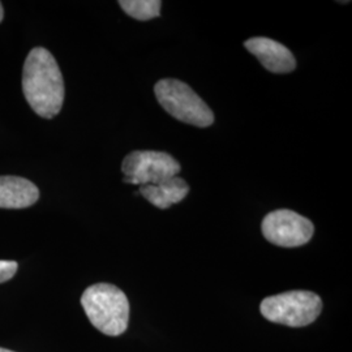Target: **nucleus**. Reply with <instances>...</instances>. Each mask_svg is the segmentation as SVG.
<instances>
[{"label": "nucleus", "instance_id": "f257e3e1", "mask_svg": "<svg viewBox=\"0 0 352 352\" xmlns=\"http://www.w3.org/2000/svg\"><path fill=\"white\" fill-rule=\"evenodd\" d=\"M23 91L41 118L52 119L62 110L63 75L50 51L36 47L29 52L23 71Z\"/></svg>", "mask_w": 352, "mask_h": 352}, {"label": "nucleus", "instance_id": "f03ea898", "mask_svg": "<svg viewBox=\"0 0 352 352\" xmlns=\"http://www.w3.org/2000/svg\"><path fill=\"white\" fill-rule=\"evenodd\" d=\"M81 305L90 322L103 334H123L129 321V302L126 294L113 285L97 283L84 291Z\"/></svg>", "mask_w": 352, "mask_h": 352}, {"label": "nucleus", "instance_id": "7ed1b4c3", "mask_svg": "<svg viewBox=\"0 0 352 352\" xmlns=\"http://www.w3.org/2000/svg\"><path fill=\"white\" fill-rule=\"evenodd\" d=\"M154 91L158 103L177 120L201 128L213 124V111L186 82L164 78L155 84Z\"/></svg>", "mask_w": 352, "mask_h": 352}, {"label": "nucleus", "instance_id": "20e7f679", "mask_svg": "<svg viewBox=\"0 0 352 352\" xmlns=\"http://www.w3.org/2000/svg\"><path fill=\"white\" fill-rule=\"evenodd\" d=\"M260 311L272 322L302 327L316 321L322 311V302L315 292L296 289L266 298Z\"/></svg>", "mask_w": 352, "mask_h": 352}, {"label": "nucleus", "instance_id": "39448f33", "mask_svg": "<svg viewBox=\"0 0 352 352\" xmlns=\"http://www.w3.org/2000/svg\"><path fill=\"white\" fill-rule=\"evenodd\" d=\"M180 170V164L164 151H132L122 164L124 183L140 187L160 184L177 176Z\"/></svg>", "mask_w": 352, "mask_h": 352}, {"label": "nucleus", "instance_id": "423d86ee", "mask_svg": "<svg viewBox=\"0 0 352 352\" xmlns=\"http://www.w3.org/2000/svg\"><path fill=\"white\" fill-rule=\"evenodd\" d=\"M261 230L265 239L285 248L307 244L315 232L314 223L308 218L287 209L267 214L263 221Z\"/></svg>", "mask_w": 352, "mask_h": 352}, {"label": "nucleus", "instance_id": "0eeeda50", "mask_svg": "<svg viewBox=\"0 0 352 352\" xmlns=\"http://www.w3.org/2000/svg\"><path fill=\"white\" fill-rule=\"evenodd\" d=\"M244 46L267 71L273 74H289L296 68V60L292 52L274 39L251 38L244 42Z\"/></svg>", "mask_w": 352, "mask_h": 352}, {"label": "nucleus", "instance_id": "6e6552de", "mask_svg": "<svg viewBox=\"0 0 352 352\" xmlns=\"http://www.w3.org/2000/svg\"><path fill=\"white\" fill-rule=\"evenodd\" d=\"M39 199V189L20 176H0V208L24 209Z\"/></svg>", "mask_w": 352, "mask_h": 352}, {"label": "nucleus", "instance_id": "1a4fd4ad", "mask_svg": "<svg viewBox=\"0 0 352 352\" xmlns=\"http://www.w3.org/2000/svg\"><path fill=\"white\" fill-rule=\"evenodd\" d=\"M188 192L187 182L180 176H174L160 184L140 187V195L160 209H167L171 205L182 201Z\"/></svg>", "mask_w": 352, "mask_h": 352}, {"label": "nucleus", "instance_id": "9d476101", "mask_svg": "<svg viewBox=\"0 0 352 352\" xmlns=\"http://www.w3.org/2000/svg\"><path fill=\"white\" fill-rule=\"evenodd\" d=\"M119 6L131 17L140 20V21H148V20L155 19L161 14L162 1H158V0H120Z\"/></svg>", "mask_w": 352, "mask_h": 352}, {"label": "nucleus", "instance_id": "9b49d317", "mask_svg": "<svg viewBox=\"0 0 352 352\" xmlns=\"http://www.w3.org/2000/svg\"><path fill=\"white\" fill-rule=\"evenodd\" d=\"M19 265L16 261H3L0 260V283L12 279L17 272Z\"/></svg>", "mask_w": 352, "mask_h": 352}, {"label": "nucleus", "instance_id": "f8f14e48", "mask_svg": "<svg viewBox=\"0 0 352 352\" xmlns=\"http://www.w3.org/2000/svg\"><path fill=\"white\" fill-rule=\"evenodd\" d=\"M3 16H4V11H3V6L0 3V23L3 21Z\"/></svg>", "mask_w": 352, "mask_h": 352}, {"label": "nucleus", "instance_id": "ddd939ff", "mask_svg": "<svg viewBox=\"0 0 352 352\" xmlns=\"http://www.w3.org/2000/svg\"><path fill=\"white\" fill-rule=\"evenodd\" d=\"M0 352H14V351H11V350H6V349H0Z\"/></svg>", "mask_w": 352, "mask_h": 352}]
</instances>
